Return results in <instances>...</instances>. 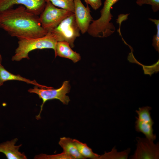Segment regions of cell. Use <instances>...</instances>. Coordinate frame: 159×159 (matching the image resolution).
Segmentation results:
<instances>
[{
  "instance_id": "cell-1",
  "label": "cell",
  "mask_w": 159,
  "mask_h": 159,
  "mask_svg": "<svg viewBox=\"0 0 159 159\" xmlns=\"http://www.w3.org/2000/svg\"><path fill=\"white\" fill-rule=\"evenodd\" d=\"M0 28L18 39L39 38L48 33L42 27L39 16L22 5L0 13Z\"/></svg>"
},
{
  "instance_id": "cell-2",
  "label": "cell",
  "mask_w": 159,
  "mask_h": 159,
  "mask_svg": "<svg viewBox=\"0 0 159 159\" xmlns=\"http://www.w3.org/2000/svg\"><path fill=\"white\" fill-rule=\"evenodd\" d=\"M18 39V46L15 49V54L12 57L13 61H19L24 58L29 59V53L35 49H50L54 52L57 42L54 37L48 33L42 37Z\"/></svg>"
},
{
  "instance_id": "cell-3",
  "label": "cell",
  "mask_w": 159,
  "mask_h": 159,
  "mask_svg": "<svg viewBox=\"0 0 159 159\" xmlns=\"http://www.w3.org/2000/svg\"><path fill=\"white\" fill-rule=\"evenodd\" d=\"M80 32L74 13L64 19L56 27L48 33L54 37L57 42H67L71 48H73L74 46L75 40L80 36Z\"/></svg>"
},
{
  "instance_id": "cell-4",
  "label": "cell",
  "mask_w": 159,
  "mask_h": 159,
  "mask_svg": "<svg viewBox=\"0 0 159 159\" xmlns=\"http://www.w3.org/2000/svg\"><path fill=\"white\" fill-rule=\"evenodd\" d=\"M70 89V86L68 81L64 82L62 86L57 89L40 88L36 86L33 88L29 89L28 90L29 92L37 94L39 98L42 99V103L40 106V111L39 115L36 116V119L38 120L41 118L40 114L42 110L43 106L45 103L48 100L57 99L63 104L67 105L70 100L69 97L66 94L69 92Z\"/></svg>"
},
{
  "instance_id": "cell-5",
  "label": "cell",
  "mask_w": 159,
  "mask_h": 159,
  "mask_svg": "<svg viewBox=\"0 0 159 159\" xmlns=\"http://www.w3.org/2000/svg\"><path fill=\"white\" fill-rule=\"evenodd\" d=\"M74 13L58 8L50 1H46L44 8L39 15L42 27L48 32L56 27L64 19Z\"/></svg>"
},
{
  "instance_id": "cell-6",
  "label": "cell",
  "mask_w": 159,
  "mask_h": 159,
  "mask_svg": "<svg viewBox=\"0 0 159 159\" xmlns=\"http://www.w3.org/2000/svg\"><path fill=\"white\" fill-rule=\"evenodd\" d=\"M136 148L131 159H158L159 158V143L155 144L153 141L147 138L137 137Z\"/></svg>"
},
{
  "instance_id": "cell-7",
  "label": "cell",
  "mask_w": 159,
  "mask_h": 159,
  "mask_svg": "<svg viewBox=\"0 0 159 159\" xmlns=\"http://www.w3.org/2000/svg\"><path fill=\"white\" fill-rule=\"evenodd\" d=\"M46 2V0H0V13L13 8L15 5L20 4L39 16L44 10Z\"/></svg>"
},
{
  "instance_id": "cell-8",
  "label": "cell",
  "mask_w": 159,
  "mask_h": 159,
  "mask_svg": "<svg viewBox=\"0 0 159 159\" xmlns=\"http://www.w3.org/2000/svg\"><path fill=\"white\" fill-rule=\"evenodd\" d=\"M74 14L75 21L80 32L83 34L87 32L93 20L88 4L85 6L81 0H74Z\"/></svg>"
},
{
  "instance_id": "cell-9",
  "label": "cell",
  "mask_w": 159,
  "mask_h": 159,
  "mask_svg": "<svg viewBox=\"0 0 159 159\" xmlns=\"http://www.w3.org/2000/svg\"><path fill=\"white\" fill-rule=\"evenodd\" d=\"M16 138L7 141L0 144V152L4 153L8 159H26L27 158L24 153H21L19 151L21 144L15 145L17 141Z\"/></svg>"
},
{
  "instance_id": "cell-10",
  "label": "cell",
  "mask_w": 159,
  "mask_h": 159,
  "mask_svg": "<svg viewBox=\"0 0 159 159\" xmlns=\"http://www.w3.org/2000/svg\"><path fill=\"white\" fill-rule=\"evenodd\" d=\"M54 53L55 57L59 56L69 59L74 63L80 61L81 58L80 54L73 51L69 44L66 42H57Z\"/></svg>"
},
{
  "instance_id": "cell-11",
  "label": "cell",
  "mask_w": 159,
  "mask_h": 159,
  "mask_svg": "<svg viewBox=\"0 0 159 159\" xmlns=\"http://www.w3.org/2000/svg\"><path fill=\"white\" fill-rule=\"evenodd\" d=\"M18 80L25 82L37 86L40 88H52L38 84L35 80H31L21 76L19 74L15 75L7 71L1 64H0V86L3 85L4 83L9 80Z\"/></svg>"
},
{
  "instance_id": "cell-12",
  "label": "cell",
  "mask_w": 159,
  "mask_h": 159,
  "mask_svg": "<svg viewBox=\"0 0 159 159\" xmlns=\"http://www.w3.org/2000/svg\"><path fill=\"white\" fill-rule=\"evenodd\" d=\"M119 0H105L104 6L100 11V17L96 20L97 24L100 26L108 27L111 26L112 23L110 22L113 16L110 11L112 6Z\"/></svg>"
},
{
  "instance_id": "cell-13",
  "label": "cell",
  "mask_w": 159,
  "mask_h": 159,
  "mask_svg": "<svg viewBox=\"0 0 159 159\" xmlns=\"http://www.w3.org/2000/svg\"><path fill=\"white\" fill-rule=\"evenodd\" d=\"M59 144L62 148L63 152L71 156L73 159H85L79 152L74 139L69 138H61Z\"/></svg>"
},
{
  "instance_id": "cell-14",
  "label": "cell",
  "mask_w": 159,
  "mask_h": 159,
  "mask_svg": "<svg viewBox=\"0 0 159 159\" xmlns=\"http://www.w3.org/2000/svg\"><path fill=\"white\" fill-rule=\"evenodd\" d=\"M135 128L138 132H141L145 135L147 139L154 141L156 138V134L153 133V123L141 121L135 117Z\"/></svg>"
},
{
  "instance_id": "cell-15",
  "label": "cell",
  "mask_w": 159,
  "mask_h": 159,
  "mask_svg": "<svg viewBox=\"0 0 159 159\" xmlns=\"http://www.w3.org/2000/svg\"><path fill=\"white\" fill-rule=\"evenodd\" d=\"M130 152V148L122 151L117 152L115 146H114L110 151L105 152L104 154L100 155L98 159H127Z\"/></svg>"
},
{
  "instance_id": "cell-16",
  "label": "cell",
  "mask_w": 159,
  "mask_h": 159,
  "mask_svg": "<svg viewBox=\"0 0 159 159\" xmlns=\"http://www.w3.org/2000/svg\"><path fill=\"white\" fill-rule=\"evenodd\" d=\"M74 141L79 152L85 158L98 159L100 155L94 153L86 143H82L76 139H74Z\"/></svg>"
},
{
  "instance_id": "cell-17",
  "label": "cell",
  "mask_w": 159,
  "mask_h": 159,
  "mask_svg": "<svg viewBox=\"0 0 159 159\" xmlns=\"http://www.w3.org/2000/svg\"><path fill=\"white\" fill-rule=\"evenodd\" d=\"M74 0H46L50 1L54 5L62 9L74 11Z\"/></svg>"
},
{
  "instance_id": "cell-18",
  "label": "cell",
  "mask_w": 159,
  "mask_h": 159,
  "mask_svg": "<svg viewBox=\"0 0 159 159\" xmlns=\"http://www.w3.org/2000/svg\"><path fill=\"white\" fill-rule=\"evenodd\" d=\"M151 110V107L148 106L139 108L138 110L135 111L138 115V117H136L142 121L154 123L150 111Z\"/></svg>"
},
{
  "instance_id": "cell-19",
  "label": "cell",
  "mask_w": 159,
  "mask_h": 159,
  "mask_svg": "<svg viewBox=\"0 0 159 159\" xmlns=\"http://www.w3.org/2000/svg\"><path fill=\"white\" fill-rule=\"evenodd\" d=\"M34 159H73L69 155L63 152L62 153L53 155H47L44 154H40L36 155Z\"/></svg>"
},
{
  "instance_id": "cell-20",
  "label": "cell",
  "mask_w": 159,
  "mask_h": 159,
  "mask_svg": "<svg viewBox=\"0 0 159 159\" xmlns=\"http://www.w3.org/2000/svg\"><path fill=\"white\" fill-rule=\"evenodd\" d=\"M149 20L153 22L156 26V34L153 36L152 45L155 50L159 52V20L158 19H149Z\"/></svg>"
},
{
  "instance_id": "cell-21",
  "label": "cell",
  "mask_w": 159,
  "mask_h": 159,
  "mask_svg": "<svg viewBox=\"0 0 159 159\" xmlns=\"http://www.w3.org/2000/svg\"><path fill=\"white\" fill-rule=\"evenodd\" d=\"M136 3L140 6L144 4L150 5L154 12H156L159 10V0H137Z\"/></svg>"
},
{
  "instance_id": "cell-22",
  "label": "cell",
  "mask_w": 159,
  "mask_h": 159,
  "mask_svg": "<svg viewBox=\"0 0 159 159\" xmlns=\"http://www.w3.org/2000/svg\"><path fill=\"white\" fill-rule=\"evenodd\" d=\"M87 4L90 5L95 10L98 9L102 5L101 0H84Z\"/></svg>"
},
{
  "instance_id": "cell-23",
  "label": "cell",
  "mask_w": 159,
  "mask_h": 159,
  "mask_svg": "<svg viewBox=\"0 0 159 159\" xmlns=\"http://www.w3.org/2000/svg\"><path fill=\"white\" fill-rule=\"evenodd\" d=\"M2 62V57L1 54H0V64H1Z\"/></svg>"
}]
</instances>
